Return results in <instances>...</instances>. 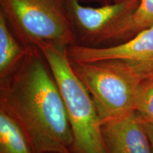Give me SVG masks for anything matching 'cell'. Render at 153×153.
I'll return each instance as SVG.
<instances>
[{"instance_id": "obj_8", "label": "cell", "mask_w": 153, "mask_h": 153, "mask_svg": "<svg viewBox=\"0 0 153 153\" xmlns=\"http://www.w3.org/2000/svg\"><path fill=\"white\" fill-rule=\"evenodd\" d=\"M27 53L15 38L4 14L0 11V73L1 76L13 72Z\"/></svg>"}, {"instance_id": "obj_5", "label": "cell", "mask_w": 153, "mask_h": 153, "mask_svg": "<svg viewBox=\"0 0 153 153\" xmlns=\"http://www.w3.org/2000/svg\"><path fill=\"white\" fill-rule=\"evenodd\" d=\"M140 0H124L91 7L79 0H68V9L79 45L91 48L113 46L123 41V31Z\"/></svg>"}, {"instance_id": "obj_2", "label": "cell", "mask_w": 153, "mask_h": 153, "mask_svg": "<svg viewBox=\"0 0 153 153\" xmlns=\"http://www.w3.org/2000/svg\"><path fill=\"white\" fill-rule=\"evenodd\" d=\"M43 55L65 105L75 153H107L102 120L89 91L74 73L66 48L49 42L34 44Z\"/></svg>"}, {"instance_id": "obj_13", "label": "cell", "mask_w": 153, "mask_h": 153, "mask_svg": "<svg viewBox=\"0 0 153 153\" xmlns=\"http://www.w3.org/2000/svg\"><path fill=\"white\" fill-rule=\"evenodd\" d=\"M93 1L98 3L99 5H106L114 2L115 0H93Z\"/></svg>"}, {"instance_id": "obj_12", "label": "cell", "mask_w": 153, "mask_h": 153, "mask_svg": "<svg viewBox=\"0 0 153 153\" xmlns=\"http://www.w3.org/2000/svg\"><path fill=\"white\" fill-rule=\"evenodd\" d=\"M142 118V117H141ZM143 124H144L145 128L146 130L147 134H148L149 140L152 146V152H153V121L150 120L145 119V118H142Z\"/></svg>"}, {"instance_id": "obj_3", "label": "cell", "mask_w": 153, "mask_h": 153, "mask_svg": "<svg viewBox=\"0 0 153 153\" xmlns=\"http://www.w3.org/2000/svg\"><path fill=\"white\" fill-rule=\"evenodd\" d=\"M0 8L25 47L40 41L62 48L77 44L68 0H0Z\"/></svg>"}, {"instance_id": "obj_15", "label": "cell", "mask_w": 153, "mask_h": 153, "mask_svg": "<svg viewBox=\"0 0 153 153\" xmlns=\"http://www.w3.org/2000/svg\"><path fill=\"white\" fill-rule=\"evenodd\" d=\"M124 1V0H115V1Z\"/></svg>"}, {"instance_id": "obj_4", "label": "cell", "mask_w": 153, "mask_h": 153, "mask_svg": "<svg viewBox=\"0 0 153 153\" xmlns=\"http://www.w3.org/2000/svg\"><path fill=\"white\" fill-rule=\"evenodd\" d=\"M71 64L74 73L92 97L102 123L135 111L142 82L125 63L108 60Z\"/></svg>"}, {"instance_id": "obj_7", "label": "cell", "mask_w": 153, "mask_h": 153, "mask_svg": "<svg viewBox=\"0 0 153 153\" xmlns=\"http://www.w3.org/2000/svg\"><path fill=\"white\" fill-rule=\"evenodd\" d=\"M107 153H153L143 119L136 111L102 123Z\"/></svg>"}, {"instance_id": "obj_11", "label": "cell", "mask_w": 153, "mask_h": 153, "mask_svg": "<svg viewBox=\"0 0 153 153\" xmlns=\"http://www.w3.org/2000/svg\"><path fill=\"white\" fill-rule=\"evenodd\" d=\"M135 111L142 118L153 121V79L141 82L137 95Z\"/></svg>"}, {"instance_id": "obj_9", "label": "cell", "mask_w": 153, "mask_h": 153, "mask_svg": "<svg viewBox=\"0 0 153 153\" xmlns=\"http://www.w3.org/2000/svg\"><path fill=\"white\" fill-rule=\"evenodd\" d=\"M1 153H33L18 122L6 111H0Z\"/></svg>"}, {"instance_id": "obj_14", "label": "cell", "mask_w": 153, "mask_h": 153, "mask_svg": "<svg viewBox=\"0 0 153 153\" xmlns=\"http://www.w3.org/2000/svg\"><path fill=\"white\" fill-rule=\"evenodd\" d=\"M81 2H90V1H93V0H79Z\"/></svg>"}, {"instance_id": "obj_10", "label": "cell", "mask_w": 153, "mask_h": 153, "mask_svg": "<svg viewBox=\"0 0 153 153\" xmlns=\"http://www.w3.org/2000/svg\"><path fill=\"white\" fill-rule=\"evenodd\" d=\"M153 26V0H140L123 30V41L131 39L142 30Z\"/></svg>"}, {"instance_id": "obj_6", "label": "cell", "mask_w": 153, "mask_h": 153, "mask_svg": "<svg viewBox=\"0 0 153 153\" xmlns=\"http://www.w3.org/2000/svg\"><path fill=\"white\" fill-rule=\"evenodd\" d=\"M66 53L72 62L121 61L136 74L141 82L153 79V26L118 45L91 48L74 44L67 48Z\"/></svg>"}, {"instance_id": "obj_1", "label": "cell", "mask_w": 153, "mask_h": 153, "mask_svg": "<svg viewBox=\"0 0 153 153\" xmlns=\"http://www.w3.org/2000/svg\"><path fill=\"white\" fill-rule=\"evenodd\" d=\"M26 48L1 90V108L18 122L33 153H70L73 135L58 86L40 49Z\"/></svg>"}]
</instances>
